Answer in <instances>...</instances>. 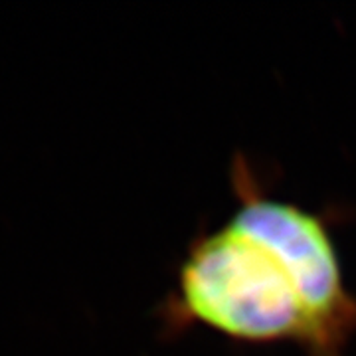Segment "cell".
<instances>
[{"instance_id": "obj_2", "label": "cell", "mask_w": 356, "mask_h": 356, "mask_svg": "<svg viewBox=\"0 0 356 356\" xmlns=\"http://www.w3.org/2000/svg\"><path fill=\"white\" fill-rule=\"evenodd\" d=\"M229 224L269 245L291 269L315 331L311 356H344L356 332V295L344 281L331 218L271 196L248 156L232 159Z\"/></svg>"}, {"instance_id": "obj_1", "label": "cell", "mask_w": 356, "mask_h": 356, "mask_svg": "<svg viewBox=\"0 0 356 356\" xmlns=\"http://www.w3.org/2000/svg\"><path fill=\"white\" fill-rule=\"evenodd\" d=\"M163 318L168 332L204 327L234 343H293L307 356L315 346L291 269L269 245L229 222L192 240Z\"/></svg>"}]
</instances>
